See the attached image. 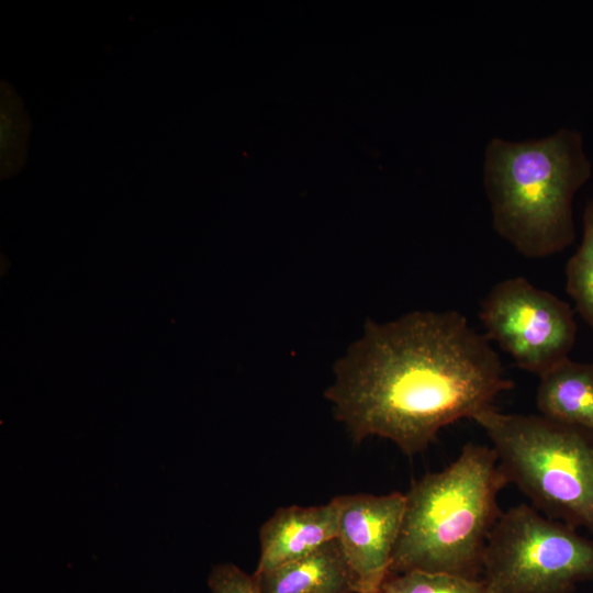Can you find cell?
<instances>
[{"instance_id": "cell-1", "label": "cell", "mask_w": 593, "mask_h": 593, "mask_svg": "<svg viewBox=\"0 0 593 593\" xmlns=\"http://www.w3.org/2000/svg\"><path fill=\"white\" fill-rule=\"evenodd\" d=\"M335 373L325 396L351 438H385L409 457L514 387L491 342L456 310L368 321Z\"/></svg>"}, {"instance_id": "cell-2", "label": "cell", "mask_w": 593, "mask_h": 593, "mask_svg": "<svg viewBox=\"0 0 593 593\" xmlns=\"http://www.w3.org/2000/svg\"><path fill=\"white\" fill-rule=\"evenodd\" d=\"M591 175L578 130L523 142L492 138L483 184L494 231L529 259L563 251L575 240L574 195Z\"/></svg>"}, {"instance_id": "cell-3", "label": "cell", "mask_w": 593, "mask_h": 593, "mask_svg": "<svg viewBox=\"0 0 593 593\" xmlns=\"http://www.w3.org/2000/svg\"><path fill=\"white\" fill-rule=\"evenodd\" d=\"M507 484L495 450L472 443L444 470L414 481L405 493L390 578L410 571L481 578L502 514L497 497Z\"/></svg>"}, {"instance_id": "cell-4", "label": "cell", "mask_w": 593, "mask_h": 593, "mask_svg": "<svg viewBox=\"0 0 593 593\" xmlns=\"http://www.w3.org/2000/svg\"><path fill=\"white\" fill-rule=\"evenodd\" d=\"M472 421L489 436L508 484L534 508L593 536V429L494 406Z\"/></svg>"}, {"instance_id": "cell-5", "label": "cell", "mask_w": 593, "mask_h": 593, "mask_svg": "<svg viewBox=\"0 0 593 593\" xmlns=\"http://www.w3.org/2000/svg\"><path fill=\"white\" fill-rule=\"evenodd\" d=\"M481 578L490 593H571L593 580V538L528 504L512 506L491 532Z\"/></svg>"}, {"instance_id": "cell-6", "label": "cell", "mask_w": 593, "mask_h": 593, "mask_svg": "<svg viewBox=\"0 0 593 593\" xmlns=\"http://www.w3.org/2000/svg\"><path fill=\"white\" fill-rule=\"evenodd\" d=\"M479 318L490 342L538 377L570 358L575 343L571 306L524 277L494 284L480 304Z\"/></svg>"}, {"instance_id": "cell-7", "label": "cell", "mask_w": 593, "mask_h": 593, "mask_svg": "<svg viewBox=\"0 0 593 593\" xmlns=\"http://www.w3.org/2000/svg\"><path fill=\"white\" fill-rule=\"evenodd\" d=\"M405 512V493L340 495L337 541L355 593H381L391 575Z\"/></svg>"}, {"instance_id": "cell-8", "label": "cell", "mask_w": 593, "mask_h": 593, "mask_svg": "<svg viewBox=\"0 0 593 593\" xmlns=\"http://www.w3.org/2000/svg\"><path fill=\"white\" fill-rule=\"evenodd\" d=\"M340 496L317 506L279 507L259 529L260 555L255 574L317 550L337 538Z\"/></svg>"}, {"instance_id": "cell-9", "label": "cell", "mask_w": 593, "mask_h": 593, "mask_svg": "<svg viewBox=\"0 0 593 593\" xmlns=\"http://www.w3.org/2000/svg\"><path fill=\"white\" fill-rule=\"evenodd\" d=\"M254 575L262 593H355L353 575L337 539Z\"/></svg>"}, {"instance_id": "cell-10", "label": "cell", "mask_w": 593, "mask_h": 593, "mask_svg": "<svg viewBox=\"0 0 593 593\" xmlns=\"http://www.w3.org/2000/svg\"><path fill=\"white\" fill-rule=\"evenodd\" d=\"M539 414L593 429V362L563 360L539 377Z\"/></svg>"}, {"instance_id": "cell-11", "label": "cell", "mask_w": 593, "mask_h": 593, "mask_svg": "<svg viewBox=\"0 0 593 593\" xmlns=\"http://www.w3.org/2000/svg\"><path fill=\"white\" fill-rule=\"evenodd\" d=\"M566 290L593 329V199L584 208L582 240L566 265Z\"/></svg>"}, {"instance_id": "cell-12", "label": "cell", "mask_w": 593, "mask_h": 593, "mask_svg": "<svg viewBox=\"0 0 593 593\" xmlns=\"http://www.w3.org/2000/svg\"><path fill=\"white\" fill-rule=\"evenodd\" d=\"M385 593H490L482 578L444 572L410 571L391 577Z\"/></svg>"}, {"instance_id": "cell-13", "label": "cell", "mask_w": 593, "mask_h": 593, "mask_svg": "<svg viewBox=\"0 0 593 593\" xmlns=\"http://www.w3.org/2000/svg\"><path fill=\"white\" fill-rule=\"evenodd\" d=\"M211 593H262L255 575L231 562L215 564L208 577Z\"/></svg>"}, {"instance_id": "cell-14", "label": "cell", "mask_w": 593, "mask_h": 593, "mask_svg": "<svg viewBox=\"0 0 593 593\" xmlns=\"http://www.w3.org/2000/svg\"><path fill=\"white\" fill-rule=\"evenodd\" d=\"M381 593H385V592H381Z\"/></svg>"}]
</instances>
